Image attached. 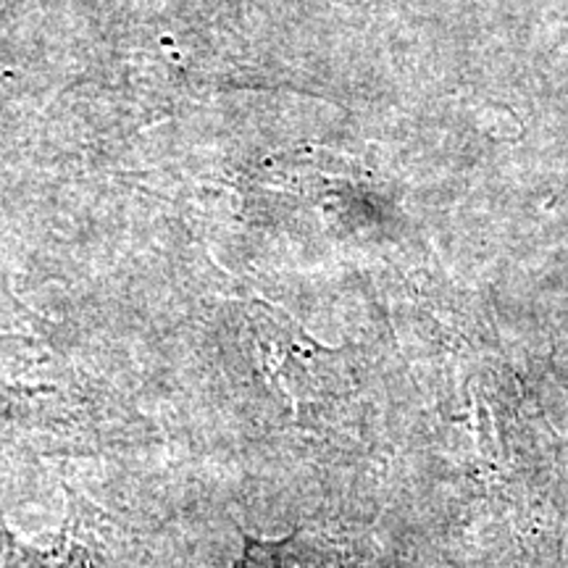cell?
<instances>
[{
    "instance_id": "cell-1",
    "label": "cell",
    "mask_w": 568,
    "mask_h": 568,
    "mask_svg": "<svg viewBox=\"0 0 568 568\" xmlns=\"http://www.w3.org/2000/svg\"><path fill=\"white\" fill-rule=\"evenodd\" d=\"M274 308H266L264 314H255V339H258L261 366L268 376V382L276 387L284 400L297 410L303 403H314V397L322 393L324 368L318 364V355L332 353L329 347L308 339L305 332L295 324H280Z\"/></svg>"
}]
</instances>
